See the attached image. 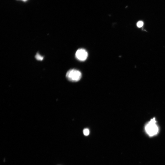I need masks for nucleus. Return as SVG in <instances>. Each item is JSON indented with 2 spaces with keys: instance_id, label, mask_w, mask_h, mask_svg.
Here are the masks:
<instances>
[{
  "instance_id": "7",
  "label": "nucleus",
  "mask_w": 165,
  "mask_h": 165,
  "mask_svg": "<svg viewBox=\"0 0 165 165\" xmlns=\"http://www.w3.org/2000/svg\"><path fill=\"white\" fill-rule=\"evenodd\" d=\"M22 1H24V2H25V1H27V0H22Z\"/></svg>"
},
{
  "instance_id": "6",
  "label": "nucleus",
  "mask_w": 165,
  "mask_h": 165,
  "mask_svg": "<svg viewBox=\"0 0 165 165\" xmlns=\"http://www.w3.org/2000/svg\"><path fill=\"white\" fill-rule=\"evenodd\" d=\"M143 24H144L143 22L140 21L137 22V25L138 27L141 28L143 26Z\"/></svg>"
},
{
  "instance_id": "3",
  "label": "nucleus",
  "mask_w": 165,
  "mask_h": 165,
  "mask_svg": "<svg viewBox=\"0 0 165 165\" xmlns=\"http://www.w3.org/2000/svg\"><path fill=\"white\" fill-rule=\"evenodd\" d=\"M88 54L85 49H78L75 54L76 58L78 60L83 62L86 61L88 58Z\"/></svg>"
},
{
  "instance_id": "5",
  "label": "nucleus",
  "mask_w": 165,
  "mask_h": 165,
  "mask_svg": "<svg viewBox=\"0 0 165 165\" xmlns=\"http://www.w3.org/2000/svg\"><path fill=\"white\" fill-rule=\"evenodd\" d=\"M90 133V131L89 129H85L83 130V133L86 136H88Z\"/></svg>"
},
{
  "instance_id": "1",
  "label": "nucleus",
  "mask_w": 165,
  "mask_h": 165,
  "mask_svg": "<svg viewBox=\"0 0 165 165\" xmlns=\"http://www.w3.org/2000/svg\"><path fill=\"white\" fill-rule=\"evenodd\" d=\"M155 118L151 119L146 124L145 130L147 134L150 136L157 135L159 132V128L156 123Z\"/></svg>"
},
{
  "instance_id": "4",
  "label": "nucleus",
  "mask_w": 165,
  "mask_h": 165,
  "mask_svg": "<svg viewBox=\"0 0 165 165\" xmlns=\"http://www.w3.org/2000/svg\"><path fill=\"white\" fill-rule=\"evenodd\" d=\"M35 58L37 60H42L44 59V57L41 56L39 53H37L35 56Z\"/></svg>"
},
{
  "instance_id": "2",
  "label": "nucleus",
  "mask_w": 165,
  "mask_h": 165,
  "mask_svg": "<svg viewBox=\"0 0 165 165\" xmlns=\"http://www.w3.org/2000/svg\"><path fill=\"white\" fill-rule=\"evenodd\" d=\"M82 77V73L79 70L72 69L69 70L66 74V77L69 81L73 82L79 81Z\"/></svg>"
}]
</instances>
